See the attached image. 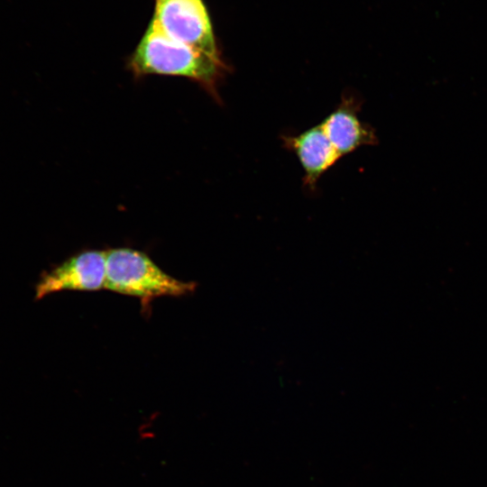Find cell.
I'll list each match as a JSON object with an SVG mask.
<instances>
[{
  "label": "cell",
  "mask_w": 487,
  "mask_h": 487,
  "mask_svg": "<svg viewBox=\"0 0 487 487\" xmlns=\"http://www.w3.org/2000/svg\"><path fill=\"white\" fill-rule=\"evenodd\" d=\"M129 66L136 76L155 74L190 78L214 95L226 70L222 57L172 38L153 19L132 54Z\"/></svg>",
  "instance_id": "6da1fadb"
},
{
  "label": "cell",
  "mask_w": 487,
  "mask_h": 487,
  "mask_svg": "<svg viewBox=\"0 0 487 487\" xmlns=\"http://www.w3.org/2000/svg\"><path fill=\"white\" fill-rule=\"evenodd\" d=\"M196 285L170 276L142 252L131 248L106 252L105 289L113 292L148 302L161 296L189 294Z\"/></svg>",
  "instance_id": "7a4b0ae2"
},
{
  "label": "cell",
  "mask_w": 487,
  "mask_h": 487,
  "mask_svg": "<svg viewBox=\"0 0 487 487\" xmlns=\"http://www.w3.org/2000/svg\"><path fill=\"white\" fill-rule=\"evenodd\" d=\"M152 19L172 38L221 57L213 23L203 0H155Z\"/></svg>",
  "instance_id": "3957f363"
},
{
  "label": "cell",
  "mask_w": 487,
  "mask_h": 487,
  "mask_svg": "<svg viewBox=\"0 0 487 487\" xmlns=\"http://www.w3.org/2000/svg\"><path fill=\"white\" fill-rule=\"evenodd\" d=\"M105 282L106 252L86 251L43 275L36 286V299L61 290H99Z\"/></svg>",
  "instance_id": "277c9868"
},
{
  "label": "cell",
  "mask_w": 487,
  "mask_h": 487,
  "mask_svg": "<svg viewBox=\"0 0 487 487\" xmlns=\"http://www.w3.org/2000/svg\"><path fill=\"white\" fill-rule=\"evenodd\" d=\"M284 146L299 159L304 171V185L314 190L321 176L342 157L320 123L296 135H283Z\"/></svg>",
  "instance_id": "5b68a950"
},
{
  "label": "cell",
  "mask_w": 487,
  "mask_h": 487,
  "mask_svg": "<svg viewBox=\"0 0 487 487\" xmlns=\"http://www.w3.org/2000/svg\"><path fill=\"white\" fill-rule=\"evenodd\" d=\"M359 111L357 100L352 96H344L336 108L320 123L341 157L362 146L378 143L373 129L360 120Z\"/></svg>",
  "instance_id": "8992f818"
}]
</instances>
